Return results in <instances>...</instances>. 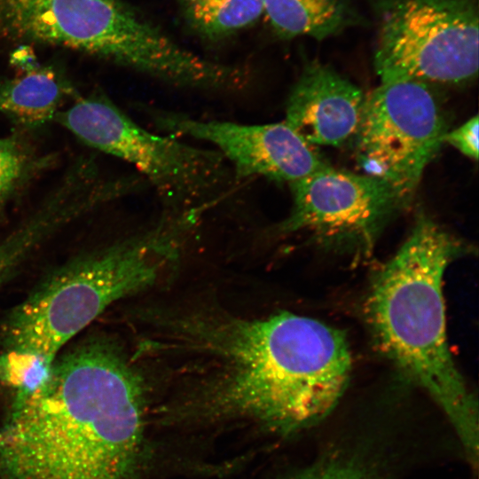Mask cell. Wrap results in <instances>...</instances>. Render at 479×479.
<instances>
[{
  "label": "cell",
  "mask_w": 479,
  "mask_h": 479,
  "mask_svg": "<svg viewBox=\"0 0 479 479\" xmlns=\"http://www.w3.org/2000/svg\"><path fill=\"white\" fill-rule=\"evenodd\" d=\"M144 387L109 340L90 338L59 354L35 389L16 395L0 427V479H133Z\"/></svg>",
  "instance_id": "6da1fadb"
},
{
  "label": "cell",
  "mask_w": 479,
  "mask_h": 479,
  "mask_svg": "<svg viewBox=\"0 0 479 479\" xmlns=\"http://www.w3.org/2000/svg\"><path fill=\"white\" fill-rule=\"evenodd\" d=\"M462 245L420 214L397 253L376 274L366 316L380 349L443 409L471 463L478 461V406L446 340L442 279Z\"/></svg>",
  "instance_id": "7a4b0ae2"
},
{
  "label": "cell",
  "mask_w": 479,
  "mask_h": 479,
  "mask_svg": "<svg viewBox=\"0 0 479 479\" xmlns=\"http://www.w3.org/2000/svg\"><path fill=\"white\" fill-rule=\"evenodd\" d=\"M203 212L171 211L152 229L59 269L9 316L3 355L51 367L63 347L112 303L153 287L174 270Z\"/></svg>",
  "instance_id": "3957f363"
},
{
  "label": "cell",
  "mask_w": 479,
  "mask_h": 479,
  "mask_svg": "<svg viewBox=\"0 0 479 479\" xmlns=\"http://www.w3.org/2000/svg\"><path fill=\"white\" fill-rule=\"evenodd\" d=\"M0 39L80 51L181 87L202 67L124 0H0Z\"/></svg>",
  "instance_id": "277c9868"
},
{
  "label": "cell",
  "mask_w": 479,
  "mask_h": 479,
  "mask_svg": "<svg viewBox=\"0 0 479 479\" xmlns=\"http://www.w3.org/2000/svg\"><path fill=\"white\" fill-rule=\"evenodd\" d=\"M55 120L89 146L136 167L171 211L215 203L231 181L218 151L148 131L103 94L76 98Z\"/></svg>",
  "instance_id": "5b68a950"
},
{
  "label": "cell",
  "mask_w": 479,
  "mask_h": 479,
  "mask_svg": "<svg viewBox=\"0 0 479 479\" xmlns=\"http://www.w3.org/2000/svg\"><path fill=\"white\" fill-rule=\"evenodd\" d=\"M474 0H389L373 65L381 82L462 84L478 73Z\"/></svg>",
  "instance_id": "8992f818"
},
{
  "label": "cell",
  "mask_w": 479,
  "mask_h": 479,
  "mask_svg": "<svg viewBox=\"0 0 479 479\" xmlns=\"http://www.w3.org/2000/svg\"><path fill=\"white\" fill-rule=\"evenodd\" d=\"M446 132L442 110L428 85L381 82L365 96L350 145L362 174L388 184L406 208Z\"/></svg>",
  "instance_id": "52a82bcc"
},
{
  "label": "cell",
  "mask_w": 479,
  "mask_h": 479,
  "mask_svg": "<svg viewBox=\"0 0 479 479\" xmlns=\"http://www.w3.org/2000/svg\"><path fill=\"white\" fill-rule=\"evenodd\" d=\"M293 207L279 230L302 232L318 243L367 255L387 224L404 208L385 182L331 166L289 185Z\"/></svg>",
  "instance_id": "ba28073f"
},
{
  "label": "cell",
  "mask_w": 479,
  "mask_h": 479,
  "mask_svg": "<svg viewBox=\"0 0 479 479\" xmlns=\"http://www.w3.org/2000/svg\"><path fill=\"white\" fill-rule=\"evenodd\" d=\"M151 116L161 130L216 145L240 178L263 177L290 185L328 166L285 122L247 125L161 111L152 112Z\"/></svg>",
  "instance_id": "9c48e42d"
},
{
  "label": "cell",
  "mask_w": 479,
  "mask_h": 479,
  "mask_svg": "<svg viewBox=\"0 0 479 479\" xmlns=\"http://www.w3.org/2000/svg\"><path fill=\"white\" fill-rule=\"evenodd\" d=\"M365 100L360 88L313 61L303 68L289 93L285 122L312 146L350 145Z\"/></svg>",
  "instance_id": "30bf717a"
},
{
  "label": "cell",
  "mask_w": 479,
  "mask_h": 479,
  "mask_svg": "<svg viewBox=\"0 0 479 479\" xmlns=\"http://www.w3.org/2000/svg\"><path fill=\"white\" fill-rule=\"evenodd\" d=\"M18 69L17 75L0 82V113L29 128L55 120L61 104L75 95L70 82L35 57Z\"/></svg>",
  "instance_id": "8fae6325"
},
{
  "label": "cell",
  "mask_w": 479,
  "mask_h": 479,
  "mask_svg": "<svg viewBox=\"0 0 479 479\" xmlns=\"http://www.w3.org/2000/svg\"><path fill=\"white\" fill-rule=\"evenodd\" d=\"M263 16L280 38L322 40L343 28L348 11L342 0H263Z\"/></svg>",
  "instance_id": "7c38bea8"
},
{
  "label": "cell",
  "mask_w": 479,
  "mask_h": 479,
  "mask_svg": "<svg viewBox=\"0 0 479 479\" xmlns=\"http://www.w3.org/2000/svg\"><path fill=\"white\" fill-rule=\"evenodd\" d=\"M188 30L208 42H220L255 25L263 16V0H174Z\"/></svg>",
  "instance_id": "4fadbf2b"
},
{
  "label": "cell",
  "mask_w": 479,
  "mask_h": 479,
  "mask_svg": "<svg viewBox=\"0 0 479 479\" xmlns=\"http://www.w3.org/2000/svg\"><path fill=\"white\" fill-rule=\"evenodd\" d=\"M32 160L17 137L0 138V211L32 173Z\"/></svg>",
  "instance_id": "5bb4252c"
},
{
  "label": "cell",
  "mask_w": 479,
  "mask_h": 479,
  "mask_svg": "<svg viewBox=\"0 0 479 479\" xmlns=\"http://www.w3.org/2000/svg\"><path fill=\"white\" fill-rule=\"evenodd\" d=\"M292 479H373L357 465L343 461H331L318 465Z\"/></svg>",
  "instance_id": "9a60e30c"
},
{
  "label": "cell",
  "mask_w": 479,
  "mask_h": 479,
  "mask_svg": "<svg viewBox=\"0 0 479 479\" xmlns=\"http://www.w3.org/2000/svg\"><path fill=\"white\" fill-rule=\"evenodd\" d=\"M444 142L455 147L467 157L478 159V116L468 119L459 127L447 131Z\"/></svg>",
  "instance_id": "2e32d148"
}]
</instances>
